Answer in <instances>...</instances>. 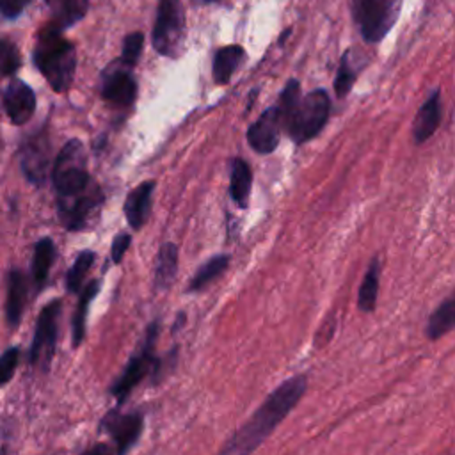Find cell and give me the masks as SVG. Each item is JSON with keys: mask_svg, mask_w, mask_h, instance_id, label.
<instances>
[{"mask_svg": "<svg viewBox=\"0 0 455 455\" xmlns=\"http://www.w3.org/2000/svg\"><path fill=\"white\" fill-rule=\"evenodd\" d=\"M34 62L53 91L62 92L71 85L75 75V46L59 36V28L44 30L34 50Z\"/></svg>", "mask_w": 455, "mask_h": 455, "instance_id": "3957f363", "label": "cell"}, {"mask_svg": "<svg viewBox=\"0 0 455 455\" xmlns=\"http://www.w3.org/2000/svg\"><path fill=\"white\" fill-rule=\"evenodd\" d=\"M59 311H60L59 300H52L41 309V315L36 325V336L30 347V361L34 364H37L39 361H44V366H46L48 361L52 359V352L55 347Z\"/></svg>", "mask_w": 455, "mask_h": 455, "instance_id": "9c48e42d", "label": "cell"}, {"mask_svg": "<svg viewBox=\"0 0 455 455\" xmlns=\"http://www.w3.org/2000/svg\"><path fill=\"white\" fill-rule=\"evenodd\" d=\"M48 155H50V148H48V140L43 133L27 140V144L23 148V155H21V167H23L25 176L30 181H34V183L44 181L46 169H48Z\"/></svg>", "mask_w": 455, "mask_h": 455, "instance_id": "4fadbf2b", "label": "cell"}, {"mask_svg": "<svg viewBox=\"0 0 455 455\" xmlns=\"http://www.w3.org/2000/svg\"><path fill=\"white\" fill-rule=\"evenodd\" d=\"M53 187L59 197H73L87 190L89 174L84 144L78 139L68 140L53 164Z\"/></svg>", "mask_w": 455, "mask_h": 455, "instance_id": "277c9868", "label": "cell"}, {"mask_svg": "<svg viewBox=\"0 0 455 455\" xmlns=\"http://www.w3.org/2000/svg\"><path fill=\"white\" fill-rule=\"evenodd\" d=\"M156 334H158V323L153 322L146 332V339H144V347L142 350L133 355L130 359V363L126 364L123 375L114 382L112 386V395L117 398L119 403L124 402V398L132 393V389L142 380V377L151 370V368H156L158 366V361L155 359V354H153V345H155V339H156Z\"/></svg>", "mask_w": 455, "mask_h": 455, "instance_id": "52a82bcc", "label": "cell"}, {"mask_svg": "<svg viewBox=\"0 0 455 455\" xmlns=\"http://www.w3.org/2000/svg\"><path fill=\"white\" fill-rule=\"evenodd\" d=\"M103 98L116 107H130L137 96V84L126 71H116L103 84Z\"/></svg>", "mask_w": 455, "mask_h": 455, "instance_id": "2e32d148", "label": "cell"}, {"mask_svg": "<svg viewBox=\"0 0 455 455\" xmlns=\"http://www.w3.org/2000/svg\"><path fill=\"white\" fill-rule=\"evenodd\" d=\"M4 108L14 124H25L36 110V94L21 80H12L4 92Z\"/></svg>", "mask_w": 455, "mask_h": 455, "instance_id": "8fae6325", "label": "cell"}, {"mask_svg": "<svg viewBox=\"0 0 455 455\" xmlns=\"http://www.w3.org/2000/svg\"><path fill=\"white\" fill-rule=\"evenodd\" d=\"M402 0H355V20L366 43H379L393 28Z\"/></svg>", "mask_w": 455, "mask_h": 455, "instance_id": "8992f818", "label": "cell"}, {"mask_svg": "<svg viewBox=\"0 0 455 455\" xmlns=\"http://www.w3.org/2000/svg\"><path fill=\"white\" fill-rule=\"evenodd\" d=\"M441 124V96L435 89L428 100L419 107L412 123V139L416 144L427 142Z\"/></svg>", "mask_w": 455, "mask_h": 455, "instance_id": "5bb4252c", "label": "cell"}, {"mask_svg": "<svg viewBox=\"0 0 455 455\" xmlns=\"http://www.w3.org/2000/svg\"><path fill=\"white\" fill-rule=\"evenodd\" d=\"M455 329V291L448 295L428 316L427 336L428 339H439L446 332Z\"/></svg>", "mask_w": 455, "mask_h": 455, "instance_id": "ac0fdd59", "label": "cell"}, {"mask_svg": "<svg viewBox=\"0 0 455 455\" xmlns=\"http://www.w3.org/2000/svg\"><path fill=\"white\" fill-rule=\"evenodd\" d=\"M100 290V284L96 279H92L89 284H85V290L80 297V302H78V307H76V313L73 316V345L78 347L85 336V316H87V307L92 300V297L98 293Z\"/></svg>", "mask_w": 455, "mask_h": 455, "instance_id": "d4e9b609", "label": "cell"}, {"mask_svg": "<svg viewBox=\"0 0 455 455\" xmlns=\"http://www.w3.org/2000/svg\"><path fill=\"white\" fill-rule=\"evenodd\" d=\"M307 379L306 375H295L284 380L277 389H274L265 402L254 411V414L226 441L220 448L224 455H242L254 451L291 412L306 393Z\"/></svg>", "mask_w": 455, "mask_h": 455, "instance_id": "6da1fadb", "label": "cell"}, {"mask_svg": "<svg viewBox=\"0 0 455 455\" xmlns=\"http://www.w3.org/2000/svg\"><path fill=\"white\" fill-rule=\"evenodd\" d=\"M185 39V12L180 0H158L153 46L160 55L176 57Z\"/></svg>", "mask_w": 455, "mask_h": 455, "instance_id": "5b68a950", "label": "cell"}, {"mask_svg": "<svg viewBox=\"0 0 455 455\" xmlns=\"http://www.w3.org/2000/svg\"><path fill=\"white\" fill-rule=\"evenodd\" d=\"M98 203L100 196L96 192L87 194V190L73 197H59V212L62 222L68 229H82L87 222V217L92 213Z\"/></svg>", "mask_w": 455, "mask_h": 455, "instance_id": "7c38bea8", "label": "cell"}, {"mask_svg": "<svg viewBox=\"0 0 455 455\" xmlns=\"http://www.w3.org/2000/svg\"><path fill=\"white\" fill-rule=\"evenodd\" d=\"M229 265V256L228 254H215L210 258L206 263H203L194 277L188 283V291H197L203 290L206 284H210L213 279H217Z\"/></svg>", "mask_w": 455, "mask_h": 455, "instance_id": "603a6c76", "label": "cell"}, {"mask_svg": "<svg viewBox=\"0 0 455 455\" xmlns=\"http://www.w3.org/2000/svg\"><path fill=\"white\" fill-rule=\"evenodd\" d=\"M25 297H27V284H25L23 274L20 270H11L7 302H5V315L11 327H16L20 323L23 306H25Z\"/></svg>", "mask_w": 455, "mask_h": 455, "instance_id": "44dd1931", "label": "cell"}, {"mask_svg": "<svg viewBox=\"0 0 455 455\" xmlns=\"http://www.w3.org/2000/svg\"><path fill=\"white\" fill-rule=\"evenodd\" d=\"M355 76H357V68L354 66L352 52H347L339 62L336 80H334V91L339 100H343L350 92V89L355 82Z\"/></svg>", "mask_w": 455, "mask_h": 455, "instance_id": "484cf974", "label": "cell"}, {"mask_svg": "<svg viewBox=\"0 0 455 455\" xmlns=\"http://www.w3.org/2000/svg\"><path fill=\"white\" fill-rule=\"evenodd\" d=\"M251 185H252L251 165L243 158H233L231 178H229V196L236 206L247 208Z\"/></svg>", "mask_w": 455, "mask_h": 455, "instance_id": "e0dca14e", "label": "cell"}, {"mask_svg": "<svg viewBox=\"0 0 455 455\" xmlns=\"http://www.w3.org/2000/svg\"><path fill=\"white\" fill-rule=\"evenodd\" d=\"M178 272V247L172 242H165L156 256L155 268V286L158 290H167L176 279Z\"/></svg>", "mask_w": 455, "mask_h": 455, "instance_id": "ffe728a7", "label": "cell"}, {"mask_svg": "<svg viewBox=\"0 0 455 455\" xmlns=\"http://www.w3.org/2000/svg\"><path fill=\"white\" fill-rule=\"evenodd\" d=\"M87 11V0H59L57 25L55 28H64L84 18Z\"/></svg>", "mask_w": 455, "mask_h": 455, "instance_id": "4316f807", "label": "cell"}, {"mask_svg": "<svg viewBox=\"0 0 455 455\" xmlns=\"http://www.w3.org/2000/svg\"><path fill=\"white\" fill-rule=\"evenodd\" d=\"M277 108L290 139L295 144H304L325 126L331 112V98L323 89H315L300 96V84L290 80L279 96Z\"/></svg>", "mask_w": 455, "mask_h": 455, "instance_id": "7a4b0ae2", "label": "cell"}, {"mask_svg": "<svg viewBox=\"0 0 455 455\" xmlns=\"http://www.w3.org/2000/svg\"><path fill=\"white\" fill-rule=\"evenodd\" d=\"M243 57H245V52L238 44H229V46L220 48L215 53V59H213V80H215V84H219V85L228 84L231 80L233 73L242 64Z\"/></svg>", "mask_w": 455, "mask_h": 455, "instance_id": "d6986e66", "label": "cell"}, {"mask_svg": "<svg viewBox=\"0 0 455 455\" xmlns=\"http://www.w3.org/2000/svg\"><path fill=\"white\" fill-rule=\"evenodd\" d=\"M101 428L108 432L117 444V451H128L139 439L142 432V416L140 414H119L116 411L108 412L101 421Z\"/></svg>", "mask_w": 455, "mask_h": 455, "instance_id": "30bf717a", "label": "cell"}, {"mask_svg": "<svg viewBox=\"0 0 455 455\" xmlns=\"http://www.w3.org/2000/svg\"><path fill=\"white\" fill-rule=\"evenodd\" d=\"M130 242H132V236L128 233H119L114 242H112V249H110V256H112V261L114 263H119L124 256V252L128 251L130 247Z\"/></svg>", "mask_w": 455, "mask_h": 455, "instance_id": "1f68e13d", "label": "cell"}, {"mask_svg": "<svg viewBox=\"0 0 455 455\" xmlns=\"http://www.w3.org/2000/svg\"><path fill=\"white\" fill-rule=\"evenodd\" d=\"M18 359H20V350L16 347L5 350L0 355V384H5L11 380V377L14 375Z\"/></svg>", "mask_w": 455, "mask_h": 455, "instance_id": "4dcf8cb0", "label": "cell"}, {"mask_svg": "<svg viewBox=\"0 0 455 455\" xmlns=\"http://www.w3.org/2000/svg\"><path fill=\"white\" fill-rule=\"evenodd\" d=\"M53 259H55L53 242L50 238H41L34 249V258H32V274L39 286L46 281Z\"/></svg>", "mask_w": 455, "mask_h": 455, "instance_id": "cb8c5ba5", "label": "cell"}, {"mask_svg": "<svg viewBox=\"0 0 455 455\" xmlns=\"http://www.w3.org/2000/svg\"><path fill=\"white\" fill-rule=\"evenodd\" d=\"M281 116L277 105L268 107L247 130V142L252 151L259 155H270L279 146L281 139Z\"/></svg>", "mask_w": 455, "mask_h": 455, "instance_id": "ba28073f", "label": "cell"}, {"mask_svg": "<svg viewBox=\"0 0 455 455\" xmlns=\"http://www.w3.org/2000/svg\"><path fill=\"white\" fill-rule=\"evenodd\" d=\"M155 192V181H142L137 185L124 201V215L133 229H140L151 212V197Z\"/></svg>", "mask_w": 455, "mask_h": 455, "instance_id": "9a60e30c", "label": "cell"}, {"mask_svg": "<svg viewBox=\"0 0 455 455\" xmlns=\"http://www.w3.org/2000/svg\"><path fill=\"white\" fill-rule=\"evenodd\" d=\"M28 0H0V12L5 18H16Z\"/></svg>", "mask_w": 455, "mask_h": 455, "instance_id": "d6a6232c", "label": "cell"}, {"mask_svg": "<svg viewBox=\"0 0 455 455\" xmlns=\"http://www.w3.org/2000/svg\"><path fill=\"white\" fill-rule=\"evenodd\" d=\"M20 68V53L9 41H0V73L11 75Z\"/></svg>", "mask_w": 455, "mask_h": 455, "instance_id": "f546056e", "label": "cell"}, {"mask_svg": "<svg viewBox=\"0 0 455 455\" xmlns=\"http://www.w3.org/2000/svg\"><path fill=\"white\" fill-rule=\"evenodd\" d=\"M142 46H144V36L142 32H132L124 37V43H123V53H121V60L123 64L126 66H135L139 57H140V52H142Z\"/></svg>", "mask_w": 455, "mask_h": 455, "instance_id": "f1b7e54d", "label": "cell"}, {"mask_svg": "<svg viewBox=\"0 0 455 455\" xmlns=\"http://www.w3.org/2000/svg\"><path fill=\"white\" fill-rule=\"evenodd\" d=\"M194 2H199V4H210V2H215V0H194Z\"/></svg>", "mask_w": 455, "mask_h": 455, "instance_id": "836d02e7", "label": "cell"}, {"mask_svg": "<svg viewBox=\"0 0 455 455\" xmlns=\"http://www.w3.org/2000/svg\"><path fill=\"white\" fill-rule=\"evenodd\" d=\"M379 283H380V259L375 256L363 277L361 286H359L357 307L363 313H371L375 309L377 295H379Z\"/></svg>", "mask_w": 455, "mask_h": 455, "instance_id": "7402d4cb", "label": "cell"}, {"mask_svg": "<svg viewBox=\"0 0 455 455\" xmlns=\"http://www.w3.org/2000/svg\"><path fill=\"white\" fill-rule=\"evenodd\" d=\"M94 263V252L92 251H82L75 263L71 265L69 272H68V279H66V284H68V290L69 291H78L80 286H82V281L85 277V274L89 272V268L92 267Z\"/></svg>", "mask_w": 455, "mask_h": 455, "instance_id": "83f0119b", "label": "cell"}]
</instances>
